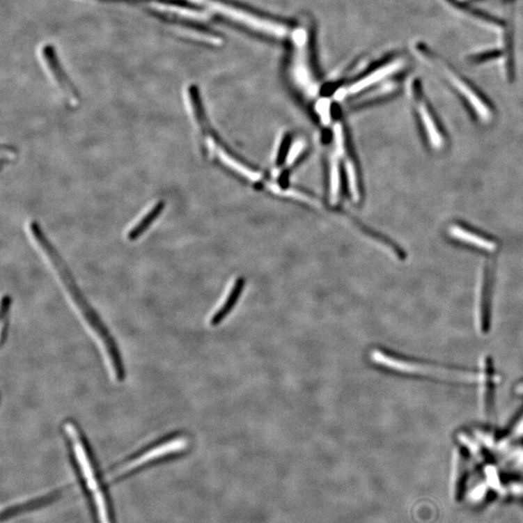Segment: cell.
<instances>
[{
	"mask_svg": "<svg viewBox=\"0 0 523 523\" xmlns=\"http://www.w3.org/2000/svg\"><path fill=\"white\" fill-rule=\"evenodd\" d=\"M411 97L417 111L421 125L425 130L428 142L435 150H441L446 145V138L441 127L439 120L423 94L420 81L415 80L411 84Z\"/></svg>",
	"mask_w": 523,
	"mask_h": 523,
	"instance_id": "5b68a950",
	"label": "cell"
},
{
	"mask_svg": "<svg viewBox=\"0 0 523 523\" xmlns=\"http://www.w3.org/2000/svg\"><path fill=\"white\" fill-rule=\"evenodd\" d=\"M34 240L38 245H40L42 251L45 253L46 257H48L49 261L51 262L52 266L56 270L59 279L65 287L67 293L70 296L72 301L78 309L81 318L88 325V329L93 334L99 345L102 349L104 356L109 364L111 374L114 378L118 382H123L126 378V369L125 363H123V356H121L120 348L116 339L111 336L110 329L107 328L103 320L95 311V309L89 304L88 299L81 293L75 279L72 275L70 270L67 267L66 263L54 247L51 240L45 234L40 224L36 221L31 222L29 224Z\"/></svg>",
	"mask_w": 523,
	"mask_h": 523,
	"instance_id": "6da1fadb",
	"label": "cell"
},
{
	"mask_svg": "<svg viewBox=\"0 0 523 523\" xmlns=\"http://www.w3.org/2000/svg\"><path fill=\"white\" fill-rule=\"evenodd\" d=\"M42 54H43L45 61H46L49 71L53 74L61 91H63L64 94L69 99H72L75 102L79 101L80 93H79L78 89L76 88L75 84L72 83L66 72L64 71L63 66L61 65V61H59L58 54H56V49H54L53 45H45L43 49H42Z\"/></svg>",
	"mask_w": 523,
	"mask_h": 523,
	"instance_id": "52a82bcc",
	"label": "cell"
},
{
	"mask_svg": "<svg viewBox=\"0 0 523 523\" xmlns=\"http://www.w3.org/2000/svg\"><path fill=\"white\" fill-rule=\"evenodd\" d=\"M244 286V281L242 279H237L230 284L229 288L220 301V304L215 307L214 311L210 314L209 318L210 326H218L231 313V311L239 301Z\"/></svg>",
	"mask_w": 523,
	"mask_h": 523,
	"instance_id": "ba28073f",
	"label": "cell"
},
{
	"mask_svg": "<svg viewBox=\"0 0 523 523\" xmlns=\"http://www.w3.org/2000/svg\"><path fill=\"white\" fill-rule=\"evenodd\" d=\"M103 1L127 2V3H158L168 5V6L180 7V8L190 10L194 12L204 11V7L200 4L191 2L189 0H103Z\"/></svg>",
	"mask_w": 523,
	"mask_h": 523,
	"instance_id": "8fae6325",
	"label": "cell"
},
{
	"mask_svg": "<svg viewBox=\"0 0 523 523\" xmlns=\"http://www.w3.org/2000/svg\"><path fill=\"white\" fill-rule=\"evenodd\" d=\"M148 13L155 18L168 22V24H175V26L183 27V29H190V31L203 34L205 36L212 37V38L217 39V40L221 38V36L212 26H207V24L196 21V19L185 18V17L178 16L175 14L167 13V12L155 11V10H148Z\"/></svg>",
	"mask_w": 523,
	"mask_h": 523,
	"instance_id": "9c48e42d",
	"label": "cell"
},
{
	"mask_svg": "<svg viewBox=\"0 0 523 523\" xmlns=\"http://www.w3.org/2000/svg\"><path fill=\"white\" fill-rule=\"evenodd\" d=\"M188 447H189V438L187 433L178 430L168 433V435L148 446L145 451H142L133 458H130L126 462L121 463L116 467L111 472V479L116 480L118 478H123V476L130 474L132 471L143 467L153 461L180 455L185 452Z\"/></svg>",
	"mask_w": 523,
	"mask_h": 523,
	"instance_id": "3957f363",
	"label": "cell"
},
{
	"mask_svg": "<svg viewBox=\"0 0 523 523\" xmlns=\"http://www.w3.org/2000/svg\"><path fill=\"white\" fill-rule=\"evenodd\" d=\"M485 487H476L474 490H473L472 492H471L470 498L472 501H479V500L482 499L483 497V495H485Z\"/></svg>",
	"mask_w": 523,
	"mask_h": 523,
	"instance_id": "4fadbf2b",
	"label": "cell"
},
{
	"mask_svg": "<svg viewBox=\"0 0 523 523\" xmlns=\"http://www.w3.org/2000/svg\"><path fill=\"white\" fill-rule=\"evenodd\" d=\"M12 297L9 295L3 297L1 302V344L6 341L9 329L10 312H11Z\"/></svg>",
	"mask_w": 523,
	"mask_h": 523,
	"instance_id": "7c38bea8",
	"label": "cell"
},
{
	"mask_svg": "<svg viewBox=\"0 0 523 523\" xmlns=\"http://www.w3.org/2000/svg\"><path fill=\"white\" fill-rule=\"evenodd\" d=\"M370 358L379 366L381 364L387 368L400 371L403 373L418 374V375L431 376L435 378L455 379L458 381L474 379V374L472 373L458 370L452 371L448 368L443 369L442 366H435L431 364L414 363L412 361L399 358L398 356L391 355L390 353L381 350L371 352Z\"/></svg>",
	"mask_w": 523,
	"mask_h": 523,
	"instance_id": "277c9868",
	"label": "cell"
},
{
	"mask_svg": "<svg viewBox=\"0 0 523 523\" xmlns=\"http://www.w3.org/2000/svg\"><path fill=\"white\" fill-rule=\"evenodd\" d=\"M417 49L423 58L428 61V65L432 67L438 75L442 77L444 80L447 81L455 91H457L461 97L465 98L481 121L487 123L493 120L494 110L492 104L479 89L474 86V84L470 83L467 79L455 71L451 64L447 63V61H444L426 46L418 44Z\"/></svg>",
	"mask_w": 523,
	"mask_h": 523,
	"instance_id": "7a4b0ae2",
	"label": "cell"
},
{
	"mask_svg": "<svg viewBox=\"0 0 523 523\" xmlns=\"http://www.w3.org/2000/svg\"><path fill=\"white\" fill-rule=\"evenodd\" d=\"M166 209L165 201H159L137 223L135 226L128 231L127 239L130 242H135L145 235L151 225L159 218Z\"/></svg>",
	"mask_w": 523,
	"mask_h": 523,
	"instance_id": "30bf717a",
	"label": "cell"
},
{
	"mask_svg": "<svg viewBox=\"0 0 523 523\" xmlns=\"http://www.w3.org/2000/svg\"><path fill=\"white\" fill-rule=\"evenodd\" d=\"M448 234L457 242L481 251L495 253L499 249L497 240L461 223L451 224V226H448Z\"/></svg>",
	"mask_w": 523,
	"mask_h": 523,
	"instance_id": "8992f818",
	"label": "cell"
}]
</instances>
